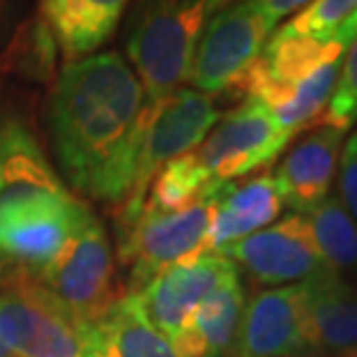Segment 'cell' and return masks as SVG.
Segmentation results:
<instances>
[{
    "mask_svg": "<svg viewBox=\"0 0 357 357\" xmlns=\"http://www.w3.org/2000/svg\"><path fill=\"white\" fill-rule=\"evenodd\" d=\"M226 258L261 284H302L323 272L325 265L305 215H291L252 233L224 252Z\"/></svg>",
    "mask_w": 357,
    "mask_h": 357,
    "instance_id": "10",
    "label": "cell"
},
{
    "mask_svg": "<svg viewBox=\"0 0 357 357\" xmlns=\"http://www.w3.org/2000/svg\"><path fill=\"white\" fill-rule=\"evenodd\" d=\"M277 21L252 0H231L210 14L196 42L187 81L205 95L231 93L261 56Z\"/></svg>",
    "mask_w": 357,
    "mask_h": 357,
    "instance_id": "6",
    "label": "cell"
},
{
    "mask_svg": "<svg viewBox=\"0 0 357 357\" xmlns=\"http://www.w3.org/2000/svg\"><path fill=\"white\" fill-rule=\"evenodd\" d=\"M305 217L325 265L337 275L344 270H357V224L337 194H330Z\"/></svg>",
    "mask_w": 357,
    "mask_h": 357,
    "instance_id": "21",
    "label": "cell"
},
{
    "mask_svg": "<svg viewBox=\"0 0 357 357\" xmlns=\"http://www.w3.org/2000/svg\"><path fill=\"white\" fill-rule=\"evenodd\" d=\"M222 185H215L201 164L196 162L194 153L182 155L178 159H171L157 171L146 194L141 212H171L182 210L187 205L196 203L203 196L215 194Z\"/></svg>",
    "mask_w": 357,
    "mask_h": 357,
    "instance_id": "20",
    "label": "cell"
},
{
    "mask_svg": "<svg viewBox=\"0 0 357 357\" xmlns=\"http://www.w3.org/2000/svg\"><path fill=\"white\" fill-rule=\"evenodd\" d=\"M215 0H139L125 49L146 93V118L187 81L189 65Z\"/></svg>",
    "mask_w": 357,
    "mask_h": 357,
    "instance_id": "3",
    "label": "cell"
},
{
    "mask_svg": "<svg viewBox=\"0 0 357 357\" xmlns=\"http://www.w3.org/2000/svg\"><path fill=\"white\" fill-rule=\"evenodd\" d=\"M357 12V0H314L286 24L291 33L311 35V37H332L334 30Z\"/></svg>",
    "mask_w": 357,
    "mask_h": 357,
    "instance_id": "24",
    "label": "cell"
},
{
    "mask_svg": "<svg viewBox=\"0 0 357 357\" xmlns=\"http://www.w3.org/2000/svg\"><path fill=\"white\" fill-rule=\"evenodd\" d=\"M339 194L337 199L351 215V219L357 224V132L348 136V141L341 148L339 155Z\"/></svg>",
    "mask_w": 357,
    "mask_h": 357,
    "instance_id": "25",
    "label": "cell"
},
{
    "mask_svg": "<svg viewBox=\"0 0 357 357\" xmlns=\"http://www.w3.org/2000/svg\"><path fill=\"white\" fill-rule=\"evenodd\" d=\"M344 134L330 125L309 129L272 173L281 201L293 208L295 215H309L330 196L344 148Z\"/></svg>",
    "mask_w": 357,
    "mask_h": 357,
    "instance_id": "14",
    "label": "cell"
},
{
    "mask_svg": "<svg viewBox=\"0 0 357 357\" xmlns=\"http://www.w3.org/2000/svg\"><path fill=\"white\" fill-rule=\"evenodd\" d=\"M0 339L17 357H86L81 330L28 277L0 286Z\"/></svg>",
    "mask_w": 357,
    "mask_h": 357,
    "instance_id": "8",
    "label": "cell"
},
{
    "mask_svg": "<svg viewBox=\"0 0 357 357\" xmlns=\"http://www.w3.org/2000/svg\"><path fill=\"white\" fill-rule=\"evenodd\" d=\"M86 357H180L171 339L146 321L132 295L81 330Z\"/></svg>",
    "mask_w": 357,
    "mask_h": 357,
    "instance_id": "19",
    "label": "cell"
},
{
    "mask_svg": "<svg viewBox=\"0 0 357 357\" xmlns=\"http://www.w3.org/2000/svg\"><path fill=\"white\" fill-rule=\"evenodd\" d=\"M56 37H53L47 21L42 14L21 28L17 40L12 44L14 72L24 74L30 79H49L56 67Z\"/></svg>",
    "mask_w": 357,
    "mask_h": 357,
    "instance_id": "22",
    "label": "cell"
},
{
    "mask_svg": "<svg viewBox=\"0 0 357 357\" xmlns=\"http://www.w3.org/2000/svg\"><path fill=\"white\" fill-rule=\"evenodd\" d=\"M222 111L210 95L194 88H178L157 111L146 118L132 192L118 205V226L134 222L141 215L146 194L157 171L171 159L194 153L219 123Z\"/></svg>",
    "mask_w": 357,
    "mask_h": 357,
    "instance_id": "7",
    "label": "cell"
},
{
    "mask_svg": "<svg viewBox=\"0 0 357 357\" xmlns=\"http://www.w3.org/2000/svg\"><path fill=\"white\" fill-rule=\"evenodd\" d=\"M311 348L316 353L357 357V288L337 272L302 281Z\"/></svg>",
    "mask_w": 357,
    "mask_h": 357,
    "instance_id": "16",
    "label": "cell"
},
{
    "mask_svg": "<svg viewBox=\"0 0 357 357\" xmlns=\"http://www.w3.org/2000/svg\"><path fill=\"white\" fill-rule=\"evenodd\" d=\"M217 192L182 210L141 212L134 222L118 226V258L127 295L139 293L162 272L208 254Z\"/></svg>",
    "mask_w": 357,
    "mask_h": 357,
    "instance_id": "5",
    "label": "cell"
},
{
    "mask_svg": "<svg viewBox=\"0 0 357 357\" xmlns=\"http://www.w3.org/2000/svg\"><path fill=\"white\" fill-rule=\"evenodd\" d=\"M70 199L30 127L14 113L0 118V222Z\"/></svg>",
    "mask_w": 357,
    "mask_h": 357,
    "instance_id": "11",
    "label": "cell"
},
{
    "mask_svg": "<svg viewBox=\"0 0 357 357\" xmlns=\"http://www.w3.org/2000/svg\"><path fill=\"white\" fill-rule=\"evenodd\" d=\"M284 201L272 173H258L219 187L208 235V254H224L235 242L270 226L281 215Z\"/></svg>",
    "mask_w": 357,
    "mask_h": 357,
    "instance_id": "15",
    "label": "cell"
},
{
    "mask_svg": "<svg viewBox=\"0 0 357 357\" xmlns=\"http://www.w3.org/2000/svg\"><path fill=\"white\" fill-rule=\"evenodd\" d=\"M238 277V265L224 254H203L157 275L132 298L146 321L173 339L192 311L226 281Z\"/></svg>",
    "mask_w": 357,
    "mask_h": 357,
    "instance_id": "12",
    "label": "cell"
},
{
    "mask_svg": "<svg viewBox=\"0 0 357 357\" xmlns=\"http://www.w3.org/2000/svg\"><path fill=\"white\" fill-rule=\"evenodd\" d=\"M35 281L79 330L93 325L127 295L116 284L111 242L93 210Z\"/></svg>",
    "mask_w": 357,
    "mask_h": 357,
    "instance_id": "4",
    "label": "cell"
},
{
    "mask_svg": "<svg viewBox=\"0 0 357 357\" xmlns=\"http://www.w3.org/2000/svg\"><path fill=\"white\" fill-rule=\"evenodd\" d=\"M242 311L245 288L233 277L192 311L171 344L180 357H231Z\"/></svg>",
    "mask_w": 357,
    "mask_h": 357,
    "instance_id": "17",
    "label": "cell"
},
{
    "mask_svg": "<svg viewBox=\"0 0 357 357\" xmlns=\"http://www.w3.org/2000/svg\"><path fill=\"white\" fill-rule=\"evenodd\" d=\"M12 353H10V348H7L5 344H3V339H0V357H10Z\"/></svg>",
    "mask_w": 357,
    "mask_h": 357,
    "instance_id": "27",
    "label": "cell"
},
{
    "mask_svg": "<svg viewBox=\"0 0 357 357\" xmlns=\"http://www.w3.org/2000/svg\"><path fill=\"white\" fill-rule=\"evenodd\" d=\"M288 141L291 136L281 132L263 104L242 100L238 109L219 118L194 157L215 185H226L272 164Z\"/></svg>",
    "mask_w": 357,
    "mask_h": 357,
    "instance_id": "9",
    "label": "cell"
},
{
    "mask_svg": "<svg viewBox=\"0 0 357 357\" xmlns=\"http://www.w3.org/2000/svg\"><path fill=\"white\" fill-rule=\"evenodd\" d=\"M10 357H17V355H10Z\"/></svg>",
    "mask_w": 357,
    "mask_h": 357,
    "instance_id": "28",
    "label": "cell"
},
{
    "mask_svg": "<svg viewBox=\"0 0 357 357\" xmlns=\"http://www.w3.org/2000/svg\"><path fill=\"white\" fill-rule=\"evenodd\" d=\"M314 353L302 286H277L245 305L231 357H300Z\"/></svg>",
    "mask_w": 357,
    "mask_h": 357,
    "instance_id": "13",
    "label": "cell"
},
{
    "mask_svg": "<svg viewBox=\"0 0 357 357\" xmlns=\"http://www.w3.org/2000/svg\"><path fill=\"white\" fill-rule=\"evenodd\" d=\"M355 33L357 12L332 37L298 35L281 26L231 95L263 104L281 132L293 139L302 129L314 127L328 109Z\"/></svg>",
    "mask_w": 357,
    "mask_h": 357,
    "instance_id": "2",
    "label": "cell"
},
{
    "mask_svg": "<svg viewBox=\"0 0 357 357\" xmlns=\"http://www.w3.org/2000/svg\"><path fill=\"white\" fill-rule=\"evenodd\" d=\"M47 127L67 182L95 201L123 205L146 134V93L127 60L104 51L65 65Z\"/></svg>",
    "mask_w": 357,
    "mask_h": 357,
    "instance_id": "1",
    "label": "cell"
},
{
    "mask_svg": "<svg viewBox=\"0 0 357 357\" xmlns=\"http://www.w3.org/2000/svg\"><path fill=\"white\" fill-rule=\"evenodd\" d=\"M125 7L127 0H42L40 14L70 65L109 40Z\"/></svg>",
    "mask_w": 357,
    "mask_h": 357,
    "instance_id": "18",
    "label": "cell"
},
{
    "mask_svg": "<svg viewBox=\"0 0 357 357\" xmlns=\"http://www.w3.org/2000/svg\"><path fill=\"white\" fill-rule=\"evenodd\" d=\"M226 3H231V0H215V10H217V7L226 5ZM252 3L268 12L270 17L279 24L284 17H288V14H293L298 10H305V7L309 3H314V0H252ZM215 10H212V12H215Z\"/></svg>",
    "mask_w": 357,
    "mask_h": 357,
    "instance_id": "26",
    "label": "cell"
},
{
    "mask_svg": "<svg viewBox=\"0 0 357 357\" xmlns=\"http://www.w3.org/2000/svg\"><path fill=\"white\" fill-rule=\"evenodd\" d=\"M357 123V33L344 53V63L337 79V88L328 102V109L318 120V125L337 127L348 132Z\"/></svg>",
    "mask_w": 357,
    "mask_h": 357,
    "instance_id": "23",
    "label": "cell"
}]
</instances>
